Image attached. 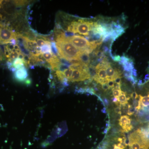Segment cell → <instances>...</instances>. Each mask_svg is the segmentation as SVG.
I'll use <instances>...</instances> for the list:
<instances>
[{
	"instance_id": "cell-1",
	"label": "cell",
	"mask_w": 149,
	"mask_h": 149,
	"mask_svg": "<svg viewBox=\"0 0 149 149\" xmlns=\"http://www.w3.org/2000/svg\"><path fill=\"white\" fill-rule=\"evenodd\" d=\"M56 46L58 53V57L68 61L71 60L78 59L81 51L75 47L66 39L56 40Z\"/></svg>"
},
{
	"instance_id": "cell-2",
	"label": "cell",
	"mask_w": 149,
	"mask_h": 149,
	"mask_svg": "<svg viewBox=\"0 0 149 149\" xmlns=\"http://www.w3.org/2000/svg\"><path fill=\"white\" fill-rule=\"evenodd\" d=\"M17 34L14 31L8 24L0 23V45L10 44L12 40H17Z\"/></svg>"
},
{
	"instance_id": "cell-3",
	"label": "cell",
	"mask_w": 149,
	"mask_h": 149,
	"mask_svg": "<svg viewBox=\"0 0 149 149\" xmlns=\"http://www.w3.org/2000/svg\"><path fill=\"white\" fill-rule=\"evenodd\" d=\"M66 40L81 52H85L88 49L94 50L93 45L84 37L79 35H74L67 37Z\"/></svg>"
},
{
	"instance_id": "cell-4",
	"label": "cell",
	"mask_w": 149,
	"mask_h": 149,
	"mask_svg": "<svg viewBox=\"0 0 149 149\" xmlns=\"http://www.w3.org/2000/svg\"><path fill=\"white\" fill-rule=\"evenodd\" d=\"M91 78V77L88 69L75 70H73L72 76L69 80V83L70 82H84L85 80Z\"/></svg>"
},
{
	"instance_id": "cell-5",
	"label": "cell",
	"mask_w": 149,
	"mask_h": 149,
	"mask_svg": "<svg viewBox=\"0 0 149 149\" xmlns=\"http://www.w3.org/2000/svg\"><path fill=\"white\" fill-rule=\"evenodd\" d=\"M42 56L46 61L50 65L51 68L53 71L58 70L61 63L57 56L54 54L52 52L42 54Z\"/></svg>"
},
{
	"instance_id": "cell-6",
	"label": "cell",
	"mask_w": 149,
	"mask_h": 149,
	"mask_svg": "<svg viewBox=\"0 0 149 149\" xmlns=\"http://www.w3.org/2000/svg\"><path fill=\"white\" fill-rule=\"evenodd\" d=\"M85 19L81 18L78 20L77 33L81 35L88 36L90 32V25L91 22L86 21Z\"/></svg>"
},
{
	"instance_id": "cell-7",
	"label": "cell",
	"mask_w": 149,
	"mask_h": 149,
	"mask_svg": "<svg viewBox=\"0 0 149 149\" xmlns=\"http://www.w3.org/2000/svg\"><path fill=\"white\" fill-rule=\"evenodd\" d=\"M28 76V72L25 66L16 70L14 72V77L19 82H22L27 79Z\"/></svg>"
},
{
	"instance_id": "cell-8",
	"label": "cell",
	"mask_w": 149,
	"mask_h": 149,
	"mask_svg": "<svg viewBox=\"0 0 149 149\" xmlns=\"http://www.w3.org/2000/svg\"><path fill=\"white\" fill-rule=\"evenodd\" d=\"M78 60L83 64L89 66L91 64V58L89 54L84 52H81L78 58Z\"/></svg>"
},
{
	"instance_id": "cell-9",
	"label": "cell",
	"mask_w": 149,
	"mask_h": 149,
	"mask_svg": "<svg viewBox=\"0 0 149 149\" xmlns=\"http://www.w3.org/2000/svg\"><path fill=\"white\" fill-rule=\"evenodd\" d=\"M131 119L127 115H123L120 117L119 120V124L122 129L126 126L131 124Z\"/></svg>"
},
{
	"instance_id": "cell-10",
	"label": "cell",
	"mask_w": 149,
	"mask_h": 149,
	"mask_svg": "<svg viewBox=\"0 0 149 149\" xmlns=\"http://www.w3.org/2000/svg\"><path fill=\"white\" fill-rule=\"evenodd\" d=\"M130 97H126V93L125 92L122 91V93L117 98L120 104L125 105L128 104V101L130 100Z\"/></svg>"
},
{
	"instance_id": "cell-11",
	"label": "cell",
	"mask_w": 149,
	"mask_h": 149,
	"mask_svg": "<svg viewBox=\"0 0 149 149\" xmlns=\"http://www.w3.org/2000/svg\"><path fill=\"white\" fill-rule=\"evenodd\" d=\"M124 71H132L134 68V63L133 59H131L130 61L128 62L125 65H122Z\"/></svg>"
},
{
	"instance_id": "cell-12",
	"label": "cell",
	"mask_w": 149,
	"mask_h": 149,
	"mask_svg": "<svg viewBox=\"0 0 149 149\" xmlns=\"http://www.w3.org/2000/svg\"><path fill=\"white\" fill-rule=\"evenodd\" d=\"M40 52L41 54L47 53H52V46H51V43H48L44 45L42 47H41Z\"/></svg>"
},
{
	"instance_id": "cell-13",
	"label": "cell",
	"mask_w": 149,
	"mask_h": 149,
	"mask_svg": "<svg viewBox=\"0 0 149 149\" xmlns=\"http://www.w3.org/2000/svg\"><path fill=\"white\" fill-rule=\"evenodd\" d=\"M139 101L143 106H148L149 105V96L143 97L141 95H139Z\"/></svg>"
},
{
	"instance_id": "cell-14",
	"label": "cell",
	"mask_w": 149,
	"mask_h": 149,
	"mask_svg": "<svg viewBox=\"0 0 149 149\" xmlns=\"http://www.w3.org/2000/svg\"><path fill=\"white\" fill-rule=\"evenodd\" d=\"M97 73L98 76L101 79L107 80V75L105 69H100L97 70Z\"/></svg>"
},
{
	"instance_id": "cell-15",
	"label": "cell",
	"mask_w": 149,
	"mask_h": 149,
	"mask_svg": "<svg viewBox=\"0 0 149 149\" xmlns=\"http://www.w3.org/2000/svg\"><path fill=\"white\" fill-rule=\"evenodd\" d=\"M73 71V70L72 69L69 68L68 69L65 70L63 72H62L63 75H64V78H66L68 80V83H69V80L70 79L71 76H72Z\"/></svg>"
},
{
	"instance_id": "cell-16",
	"label": "cell",
	"mask_w": 149,
	"mask_h": 149,
	"mask_svg": "<svg viewBox=\"0 0 149 149\" xmlns=\"http://www.w3.org/2000/svg\"><path fill=\"white\" fill-rule=\"evenodd\" d=\"M88 70H89V73H90L91 78H93V77L97 74L95 66L90 64L88 67Z\"/></svg>"
},
{
	"instance_id": "cell-17",
	"label": "cell",
	"mask_w": 149,
	"mask_h": 149,
	"mask_svg": "<svg viewBox=\"0 0 149 149\" xmlns=\"http://www.w3.org/2000/svg\"><path fill=\"white\" fill-rule=\"evenodd\" d=\"M131 58H129L127 56L123 55L122 56L120 57V61L119 62V64L120 65H123L128 62L130 61Z\"/></svg>"
},
{
	"instance_id": "cell-18",
	"label": "cell",
	"mask_w": 149,
	"mask_h": 149,
	"mask_svg": "<svg viewBox=\"0 0 149 149\" xmlns=\"http://www.w3.org/2000/svg\"><path fill=\"white\" fill-rule=\"evenodd\" d=\"M13 2L16 6L25 5L28 3V1H14Z\"/></svg>"
},
{
	"instance_id": "cell-19",
	"label": "cell",
	"mask_w": 149,
	"mask_h": 149,
	"mask_svg": "<svg viewBox=\"0 0 149 149\" xmlns=\"http://www.w3.org/2000/svg\"><path fill=\"white\" fill-rule=\"evenodd\" d=\"M112 91L113 95L114 97L117 98L121 95L122 91L121 90H115V89H111Z\"/></svg>"
},
{
	"instance_id": "cell-20",
	"label": "cell",
	"mask_w": 149,
	"mask_h": 149,
	"mask_svg": "<svg viewBox=\"0 0 149 149\" xmlns=\"http://www.w3.org/2000/svg\"><path fill=\"white\" fill-rule=\"evenodd\" d=\"M130 97L131 98L134 100V99H138L139 100V95H138L136 92H133L130 95Z\"/></svg>"
},
{
	"instance_id": "cell-21",
	"label": "cell",
	"mask_w": 149,
	"mask_h": 149,
	"mask_svg": "<svg viewBox=\"0 0 149 149\" xmlns=\"http://www.w3.org/2000/svg\"><path fill=\"white\" fill-rule=\"evenodd\" d=\"M103 102L104 104V107H105L106 108H107L109 105V101L107 98L104 97L102 98Z\"/></svg>"
},
{
	"instance_id": "cell-22",
	"label": "cell",
	"mask_w": 149,
	"mask_h": 149,
	"mask_svg": "<svg viewBox=\"0 0 149 149\" xmlns=\"http://www.w3.org/2000/svg\"><path fill=\"white\" fill-rule=\"evenodd\" d=\"M93 78H91L88 80H85L83 82L84 85H86V86H88V85H90L91 83L93 81Z\"/></svg>"
},
{
	"instance_id": "cell-23",
	"label": "cell",
	"mask_w": 149,
	"mask_h": 149,
	"mask_svg": "<svg viewBox=\"0 0 149 149\" xmlns=\"http://www.w3.org/2000/svg\"><path fill=\"white\" fill-rule=\"evenodd\" d=\"M102 88L104 91H107L109 90L110 89H111L109 88V86L107 85V83H105V84H103L102 85Z\"/></svg>"
},
{
	"instance_id": "cell-24",
	"label": "cell",
	"mask_w": 149,
	"mask_h": 149,
	"mask_svg": "<svg viewBox=\"0 0 149 149\" xmlns=\"http://www.w3.org/2000/svg\"><path fill=\"white\" fill-rule=\"evenodd\" d=\"M112 58L113 60V61L119 62L120 61V56L119 55L113 56Z\"/></svg>"
},
{
	"instance_id": "cell-25",
	"label": "cell",
	"mask_w": 149,
	"mask_h": 149,
	"mask_svg": "<svg viewBox=\"0 0 149 149\" xmlns=\"http://www.w3.org/2000/svg\"><path fill=\"white\" fill-rule=\"evenodd\" d=\"M114 112L115 113H117L119 115H120L122 114V113H121V109H120V107H117L116 108L114 109Z\"/></svg>"
},
{
	"instance_id": "cell-26",
	"label": "cell",
	"mask_w": 149,
	"mask_h": 149,
	"mask_svg": "<svg viewBox=\"0 0 149 149\" xmlns=\"http://www.w3.org/2000/svg\"><path fill=\"white\" fill-rule=\"evenodd\" d=\"M110 49L108 47H107V46L104 45L103 47L102 50L103 52L105 54L109 53V52Z\"/></svg>"
},
{
	"instance_id": "cell-27",
	"label": "cell",
	"mask_w": 149,
	"mask_h": 149,
	"mask_svg": "<svg viewBox=\"0 0 149 149\" xmlns=\"http://www.w3.org/2000/svg\"><path fill=\"white\" fill-rule=\"evenodd\" d=\"M4 54L3 52L2 49L0 47V61H2L4 59Z\"/></svg>"
},
{
	"instance_id": "cell-28",
	"label": "cell",
	"mask_w": 149,
	"mask_h": 149,
	"mask_svg": "<svg viewBox=\"0 0 149 149\" xmlns=\"http://www.w3.org/2000/svg\"><path fill=\"white\" fill-rule=\"evenodd\" d=\"M120 88H121V84H117L114 82V86L112 89H115V90H121Z\"/></svg>"
},
{
	"instance_id": "cell-29",
	"label": "cell",
	"mask_w": 149,
	"mask_h": 149,
	"mask_svg": "<svg viewBox=\"0 0 149 149\" xmlns=\"http://www.w3.org/2000/svg\"><path fill=\"white\" fill-rule=\"evenodd\" d=\"M114 81H113V80H110L107 83V85L109 86L110 88L111 89H112L113 88V86H114Z\"/></svg>"
},
{
	"instance_id": "cell-30",
	"label": "cell",
	"mask_w": 149,
	"mask_h": 149,
	"mask_svg": "<svg viewBox=\"0 0 149 149\" xmlns=\"http://www.w3.org/2000/svg\"><path fill=\"white\" fill-rule=\"evenodd\" d=\"M149 81V73L146 74L143 80L144 84H146Z\"/></svg>"
},
{
	"instance_id": "cell-31",
	"label": "cell",
	"mask_w": 149,
	"mask_h": 149,
	"mask_svg": "<svg viewBox=\"0 0 149 149\" xmlns=\"http://www.w3.org/2000/svg\"><path fill=\"white\" fill-rule=\"evenodd\" d=\"M121 77H119L116 78L115 80H114L115 83L117 84H121Z\"/></svg>"
},
{
	"instance_id": "cell-32",
	"label": "cell",
	"mask_w": 149,
	"mask_h": 149,
	"mask_svg": "<svg viewBox=\"0 0 149 149\" xmlns=\"http://www.w3.org/2000/svg\"><path fill=\"white\" fill-rule=\"evenodd\" d=\"M132 74L133 77H136L138 76V73H137V70L134 68L132 70Z\"/></svg>"
},
{
	"instance_id": "cell-33",
	"label": "cell",
	"mask_w": 149,
	"mask_h": 149,
	"mask_svg": "<svg viewBox=\"0 0 149 149\" xmlns=\"http://www.w3.org/2000/svg\"><path fill=\"white\" fill-rule=\"evenodd\" d=\"M149 145L144 144V145L141 146V148L139 149H149Z\"/></svg>"
},
{
	"instance_id": "cell-34",
	"label": "cell",
	"mask_w": 149,
	"mask_h": 149,
	"mask_svg": "<svg viewBox=\"0 0 149 149\" xmlns=\"http://www.w3.org/2000/svg\"><path fill=\"white\" fill-rule=\"evenodd\" d=\"M101 111L103 113H107L106 108L105 107H104V108Z\"/></svg>"
},
{
	"instance_id": "cell-35",
	"label": "cell",
	"mask_w": 149,
	"mask_h": 149,
	"mask_svg": "<svg viewBox=\"0 0 149 149\" xmlns=\"http://www.w3.org/2000/svg\"><path fill=\"white\" fill-rule=\"evenodd\" d=\"M3 2V1H0V9H1V8L2 6Z\"/></svg>"
},
{
	"instance_id": "cell-36",
	"label": "cell",
	"mask_w": 149,
	"mask_h": 149,
	"mask_svg": "<svg viewBox=\"0 0 149 149\" xmlns=\"http://www.w3.org/2000/svg\"></svg>"
}]
</instances>
